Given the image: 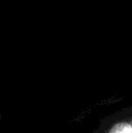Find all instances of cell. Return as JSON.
Wrapping results in <instances>:
<instances>
[{
	"label": "cell",
	"mask_w": 132,
	"mask_h": 133,
	"mask_svg": "<svg viewBox=\"0 0 132 133\" xmlns=\"http://www.w3.org/2000/svg\"><path fill=\"white\" fill-rule=\"evenodd\" d=\"M109 133H132V126L129 121H121L115 124Z\"/></svg>",
	"instance_id": "cell-1"
}]
</instances>
